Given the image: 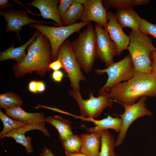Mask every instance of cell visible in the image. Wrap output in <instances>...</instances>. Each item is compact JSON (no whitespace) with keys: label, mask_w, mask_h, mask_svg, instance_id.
<instances>
[{"label":"cell","mask_w":156,"mask_h":156,"mask_svg":"<svg viewBox=\"0 0 156 156\" xmlns=\"http://www.w3.org/2000/svg\"><path fill=\"white\" fill-rule=\"evenodd\" d=\"M0 14L4 18L7 23L5 32L14 31L16 33L21 43L19 32L24 26L35 23L55 24L53 23L32 19L29 17L27 11L20 9H12L5 11H0Z\"/></svg>","instance_id":"11"},{"label":"cell","mask_w":156,"mask_h":156,"mask_svg":"<svg viewBox=\"0 0 156 156\" xmlns=\"http://www.w3.org/2000/svg\"><path fill=\"white\" fill-rule=\"evenodd\" d=\"M51 69L54 71L59 70L61 68H62V65L60 61L58 60L52 62L49 66Z\"/></svg>","instance_id":"32"},{"label":"cell","mask_w":156,"mask_h":156,"mask_svg":"<svg viewBox=\"0 0 156 156\" xmlns=\"http://www.w3.org/2000/svg\"><path fill=\"white\" fill-rule=\"evenodd\" d=\"M0 118L3 123V128L0 133L2 136L14 129L27 124L12 119L0 111Z\"/></svg>","instance_id":"27"},{"label":"cell","mask_w":156,"mask_h":156,"mask_svg":"<svg viewBox=\"0 0 156 156\" xmlns=\"http://www.w3.org/2000/svg\"><path fill=\"white\" fill-rule=\"evenodd\" d=\"M38 92H41L44 91L45 90V86L44 83L41 81H38Z\"/></svg>","instance_id":"36"},{"label":"cell","mask_w":156,"mask_h":156,"mask_svg":"<svg viewBox=\"0 0 156 156\" xmlns=\"http://www.w3.org/2000/svg\"><path fill=\"white\" fill-rule=\"evenodd\" d=\"M71 45L80 67L86 73L90 72L96 57V34L91 23L87 25Z\"/></svg>","instance_id":"4"},{"label":"cell","mask_w":156,"mask_h":156,"mask_svg":"<svg viewBox=\"0 0 156 156\" xmlns=\"http://www.w3.org/2000/svg\"><path fill=\"white\" fill-rule=\"evenodd\" d=\"M77 2V0H60L57 7L59 15L61 17L68 9L71 5Z\"/></svg>","instance_id":"29"},{"label":"cell","mask_w":156,"mask_h":156,"mask_svg":"<svg viewBox=\"0 0 156 156\" xmlns=\"http://www.w3.org/2000/svg\"><path fill=\"white\" fill-rule=\"evenodd\" d=\"M95 72L96 74L100 75L106 73L108 76L106 83L100 89L99 93L109 92L114 85L122 81L129 80L136 72L129 54L121 60L114 62L106 68L95 69Z\"/></svg>","instance_id":"6"},{"label":"cell","mask_w":156,"mask_h":156,"mask_svg":"<svg viewBox=\"0 0 156 156\" xmlns=\"http://www.w3.org/2000/svg\"><path fill=\"white\" fill-rule=\"evenodd\" d=\"M23 104L21 98L14 92H7L0 95V107L5 110Z\"/></svg>","instance_id":"25"},{"label":"cell","mask_w":156,"mask_h":156,"mask_svg":"<svg viewBox=\"0 0 156 156\" xmlns=\"http://www.w3.org/2000/svg\"><path fill=\"white\" fill-rule=\"evenodd\" d=\"M28 87L30 91L35 93H36L37 92H38V81H31L29 83Z\"/></svg>","instance_id":"33"},{"label":"cell","mask_w":156,"mask_h":156,"mask_svg":"<svg viewBox=\"0 0 156 156\" xmlns=\"http://www.w3.org/2000/svg\"><path fill=\"white\" fill-rule=\"evenodd\" d=\"M25 133L16 129L0 136V138L2 139L5 137L13 138L15 140L16 143L23 145L25 148L26 152L30 153L34 152L31 144V138L28 136H25Z\"/></svg>","instance_id":"24"},{"label":"cell","mask_w":156,"mask_h":156,"mask_svg":"<svg viewBox=\"0 0 156 156\" xmlns=\"http://www.w3.org/2000/svg\"><path fill=\"white\" fill-rule=\"evenodd\" d=\"M65 151L67 156H88L81 152L76 153H71L66 151Z\"/></svg>","instance_id":"37"},{"label":"cell","mask_w":156,"mask_h":156,"mask_svg":"<svg viewBox=\"0 0 156 156\" xmlns=\"http://www.w3.org/2000/svg\"><path fill=\"white\" fill-rule=\"evenodd\" d=\"M109 93L113 102L122 106L132 105L142 96H156V79L151 73L136 72L129 80L113 86Z\"/></svg>","instance_id":"1"},{"label":"cell","mask_w":156,"mask_h":156,"mask_svg":"<svg viewBox=\"0 0 156 156\" xmlns=\"http://www.w3.org/2000/svg\"><path fill=\"white\" fill-rule=\"evenodd\" d=\"M44 122L50 123L56 128L61 142L74 135L72 130L71 122L60 116L53 115L48 116L45 118Z\"/></svg>","instance_id":"19"},{"label":"cell","mask_w":156,"mask_h":156,"mask_svg":"<svg viewBox=\"0 0 156 156\" xmlns=\"http://www.w3.org/2000/svg\"><path fill=\"white\" fill-rule=\"evenodd\" d=\"M91 22H81L71 25L62 27L50 26L37 23L29 24V26L42 33L48 39L51 49V59L53 62L57 60L58 49L66 39L75 32L79 33L80 30L82 28Z\"/></svg>","instance_id":"5"},{"label":"cell","mask_w":156,"mask_h":156,"mask_svg":"<svg viewBox=\"0 0 156 156\" xmlns=\"http://www.w3.org/2000/svg\"><path fill=\"white\" fill-rule=\"evenodd\" d=\"M5 114L13 119L27 124L44 122L42 113H30L23 109L20 106L5 110Z\"/></svg>","instance_id":"16"},{"label":"cell","mask_w":156,"mask_h":156,"mask_svg":"<svg viewBox=\"0 0 156 156\" xmlns=\"http://www.w3.org/2000/svg\"><path fill=\"white\" fill-rule=\"evenodd\" d=\"M96 132H98L101 137V150L99 156H118L114 152L116 142L109 130L105 129Z\"/></svg>","instance_id":"21"},{"label":"cell","mask_w":156,"mask_h":156,"mask_svg":"<svg viewBox=\"0 0 156 156\" xmlns=\"http://www.w3.org/2000/svg\"><path fill=\"white\" fill-rule=\"evenodd\" d=\"M129 36L130 41L127 50L135 71L144 73H151V55L156 48L152 40L139 30H132Z\"/></svg>","instance_id":"3"},{"label":"cell","mask_w":156,"mask_h":156,"mask_svg":"<svg viewBox=\"0 0 156 156\" xmlns=\"http://www.w3.org/2000/svg\"><path fill=\"white\" fill-rule=\"evenodd\" d=\"M152 67L151 73L156 79V47L151 55Z\"/></svg>","instance_id":"30"},{"label":"cell","mask_w":156,"mask_h":156,"mask_svg":"<svg viewBox=\"0 0 156 156\" xmlns=\"http://www.w3.org/2000/svg\"><path fill=\"white\" fill-rule=\"evenodd\" d=\"M115 16L122 28L128 27L135 31L139 30L142 18L133 8L118 9Z\"/></svg>","instance_id":"15"},{"label":"cell","mask_w":156,"mask_h":156,"mask_svg":"<svg viewBox=\"0 0 156 156\" xmlns=\"http://www.w3.org/2000/svg\"><path fill=\"white\" fill-rule=\"evenodd\" d=\"M103 5L107 10L113 8L117 10L133 8V6L144 5L149 2V0H102Z\"/></svg>","instance_id":"23"},{"label":"cell","mask_w":156,"mask_h":156,"mask_svg":"<svg viewBox=\"0 0 156 156\" xmlns=\"http://www.w3.org/2000/svg\"><path fill=\"white\" fill-rule=\"evenodd\" d=\"M97 97L90 91L89 98L86 100L81 96L80 91L69 90L68 94L73 97L79 105L82 116L93 119L98 118L105 108L112 107L113 102L109 92L99 93Z\"/></svg>","instance_id":"7"},{"label":"cell","mask_w":156,"mask_h":156,"mask_svg":"<svg viewBox=\"0 0 156 156\" xmlns=\"http://www.w3.org/2000/svg\"><path fill=\"white\" fill-rule=\"evenodd\" d=\"M51 49L50 42L40 33L28 47L25 57L20 63L14 65L12 70L16 77H21L27 73L35 72L43 76L51 69Z\"/></svg>","instance_id":"2"},{"label":"cell","mask_w":156,"mask_h":156,"mask_svg":"<svg viewBox=\"0 0 156 156\" xmlns=\"http://www.w3.org/2000/svg\"><path fill=\"white\" fill-rule=\"evenodd\" d=\"M83 11V5L77 2L73 4L61 17L64 25H70L75 24L80 20Z\"/></svg>","instance_id":"22"},{"label":"cell","mask_w":156,"mask_h":156,"mask_svg":"<svg viewBox=\"0 0 156 156\" xmlns=\"http://www.w3.org/2000/svg\"><path fill=\"white\" fill-rule=\"evenodd\" d=\"M59 1V0H34L30 3H25V4L37 8L43 18L53 20L58 26L62 27L64 25L57 9Z\"/></svg>","instance_id":"14"},{"label":"cell","mask_w":156,"mask_h":156,"mask_svg":"<svg viewBox=\"0 0 156 156\" xmlns=\"http://www.w3.org/2000/svg\"><path fill=\"white\" fill-rule=\"evenodd\" d=\"M82 145L81 152L88 156H99L101 137L98 132L82 133Z\"/></svg>","instance_id":"18"},{"label":"cell","mask_w":156,"mask_h":156,"mask_svg":"<svg viewBox=\"0 0 156 156\" xmlns=\"http://www.w3.org/2000/svg\"><path fill=\"white\" fill-rule=\"evenodd\" d=\"M81 22L93 21L105 28L107 25V10L101 0H86L83 4Z\"/></svg>","instance_id":"13"},{"label":"cell","mask_w":156,"mask_h":156,"mask_svg":"<svg viewBox=\"0 0 156 156\" xmlns=\"http://www.w3.org/2000/svg\"><path fill=\"white\" fill-rule=\"evenodd\" d=\"M94 123L96 126L89 127L88 129L91 132L109 129H113L117 132H119L122 125V121L121 118L118 117L114 118L109 115L103 119L95 120Z\"/></svg>","instance_id":"20"},{"label":"cell","mask_w":156,"mask_h":156,"mask_svg":"<svg viewBox=\"0 0 156 156\" xmlns=\"http://www.w3.org/2000/svg\"><path fill=\"white\" fill-rule=\"evenodd\" d=\"M40 33L37 30L35 31L32 37L25 44L20 47H14L15 44H13L10 47L0 53V61L8 60H14L17 64L21 62L25 57L26 54L25 50L35 40Z\"/></svg>","instance_id":"17"},{"label":"cell","mask_w":156,"mask_h":156,"mask_svg":"<svg viewBox=\"0 0 156 156\" xmlns=\"http://www.w3.org/2000/svg\"><path fill=\"white\" fill-rule=\"evenodd\" d=\"M107 18L108 23L104 29L115 43L118 55H119L124 50H127L130 43V38L123 31L122 27L116 20L114 14L110 11L107 12Z\"/></svg>","instance_id":"12"},{"label":"cell","mask_w":156,"mask_h":156,"mask_svg":"<svg viewBox=\"0 0 156 156\" xmlns=\"http://www.w3.org/2000/svg\"><path fill=\"white\" fill-rule=\"evenodd\" d=\"M40 156H55L48 148L44 147L42 149Z\"/></svg>","instance_id":"35"},{"label":"cell","mask_w":156,"mask_h":156,"mask_svg":"<svg viewBox=\"0 0 156 156\" xmlns=\"http://www.w3.org/2000/svg\"><path fill=\"white\" fill-rule=\"evenodd\" d=\"M94 29L96 57L107 67L114 63V56L118 55L116 46L103 26L96 23Z\"/></svg>","instance_id":"10"},{"label":"cell","mask_w":156,"mask_h":156,"mask_svg":"<svg viewBox=\"0 0 156 156\" xmlns=\"http://www.w3.org/2000/svg\"><path fill=\"white\" fill-rule=\"evenodd\" d=\"M64 74L60 70L54 71L52 74V77L54 81L60 82L63 77Z\"/></svg>","instance_id":"31"},{"label":"cell","mask_w":156,"mask_h":156,"mask_svg":"<svg viewBox=\"0 0 156 156\" xmlns=\"http://www.w3.org/2000/svg\"><path fill=\"white\" fill-rule=\"evenodd\" d=\"M57 60L61 62L62 68L67 74L73 90L80 91L79 83L86 80L72 49L71 42L65 40L60 47L57 53Z\"/></svg>","instance_id":"8"},{"label":"cell","mask_w":156,"mask_h":156,"mask_svg":"<svg viewBox=\"0 0 156 156\" xmlns=\"http://www.w3.org/2000/svg\"><path fill=\"white\" fill-rule=\"evenodd\" d=\"M13 6V4L8 0H0V11H3L4 8H11L12 9Z\"/></svg>","instance_id":"34"},{"label":"cell","mask_w":156,"mask_h":156,"mask_svg":"<svg viewBox=\"0 0 156 156\" xmlns=\"http://www.w3.org/2000/svg\"><path fill=\"white\" fill-rule=\"evenodd\" d=\"M139 30L147 35L152 36L156 39V24L152 23L142 18Z\"/></svg>","instance_id":"28"},{"label":"cell","mask_w":156,"mask_h":156,"mask_svg":"<svg viewBox=\"0 0 156 156\" xmlns=\"http://www.w3.org/2000/svg\"><path fill=\"white\" fill-rule=\"evenodd\" d=\"M146 97L145 96H141L134 104L122 105L124 108V112L121 114H114L121 118L122 121V129L116 141V146H120L122 143L128 129L134 121L142 116H151L153 115L152 112L146 107L145 102Z\"/></svg>","instance_id":"9"},{"label":"cell","mask_w":156,"mask_h":156,"mask_svg":"<svg viewBox=\"0 0 156 156\" xmlns=\"http://www.w3.org/2000/svg\"><path fill=\"white\" fill-rule=\"evenodd\" d=\"M65 151L71 153L81 152L82 145V135H73L67 140L62 142Z\"/></svg>","instance_id":"26"}]
</instances>
